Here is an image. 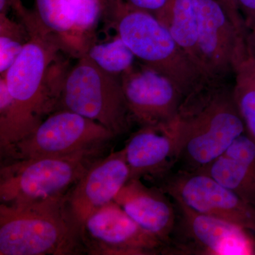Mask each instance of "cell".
I'll return each mask as SVG.
<instances>
[{
    "instance_id": "25",
    "label": "cell",
    "mask_w": 255,
    "mask_h": 255,
    "mask_svg": "<svg viewBox=\"0 0 255 255\" xmlns=\"http://www.w3.org/2000/svg\"><path fill=\"white\" fill-rule=\"evenodd\" d=\"M227 13L233 23L242 31L248 32L243 16L240 12L235 0H216Z\"/></svg>"
},
{
    "instance_id": "5",
    "label": "cell",
    "mask_w": 255,
    "mask_h": 255,
    "mask_svg": "<svg viewBox=\"0 0 255 255\" xmlns=\"http://www.w3.org/2000/svg\"><path fill=\"white\" fill-rule=\"evenodd\" d=\"M105 146H97L68 155L1 162V204L25 205L65 195L89 167L102 157Z\"/></svg>"
},
{
    "instance_id": "1",
    "label": "cell",
    "mask_w": 255,
    "mask_h": 255,
    "mask_svg": "<svg viewBox=\"0 0 255 255\" xmlns=\"http://www.w3.org/2000/svg\"><path fill=\"white\" fill-rule=\"evenodd\" d=\"M29 41L3 77L8 90L0 92V154L34 131L45 117L58 110L65 70L52 63L63 48L43 27L33 11L17 16Z\"/></svg>"
},
{
    "instance_id": "26",
    "label": "cell",
    "mask_w": 255,
    "mask_h": 255,
    "mask_svg": "<svg viewBox=\"0 0 255 255\" xmlns=\"http://www.w3.org/2000/svg\"><path fill=\"white\" fill-rule=\"evenodd\" d=\"M23 5L21 0H0V14H8L10 10L15 11Z\"/></svg>"
},
{
    "instance_id": "14",
    "label": "cell",
    "mask_w": 255,
    "mask_h": 255,
    "mask_svg": "<svg viewBox=\"0 0 255 255\" xmlns=\"http://www.w3.org/2000/svg\"><path fill=\"white\" fill-rule=\"evenodd\" d=\"M161 188L149 187L141 179H129L114 201L140 227L170 247L177 213Z\"/></svg>"
},
{
    "instance_id": "16",
    "label": "cell",
    "mask_w": 255,
    "mask_h": 255,
    "mask_svg": "<svg viewBox=\"0 0 255 255\" xmlns=\"http://www.w3.org/2000/svg\"><path fill=\"white\" fill-rule=\"evenodd\" d=\"M197 172L209 174L255 207V142L246 132L223 155Z\"/></svg>"
},
{
    "instance_id": "23",
    "label": "cell",
    "mask_w": 255,
    "mask_h": 255,
    "mask_svg": "<svg viewBox=\"0 0 255 255\" xmlns=\"http://www.w3.org/2000/svg\"><path fill=\"white\" fill-rule=\"evenodd\" d=\"M136 9L150 13L167 26L170 16L172 0H124Z\"/></svg>"
},
{
    "instance_id": "11",
    "label": "cell",
    "mask_w": 255,
    "mask_h": 255,
    "mask_svg": "<svg viewBox=\"0 0 255 255\" xmlns=\"http://www.w3.org/2000/svg\"><path fill=\"white\" fill-rule=\"evenodd\" d=\"M177 204L178 214L170 246L183 255H255V235Z\"/></svg>"
},
{
    "instance_id": "22",
    "label": "cell",
    "mask_w": 255,
    "mask_h": 255,
    "mask_svg": "<svg viewBox=\"0 0 255 255\" xmlns=\"http://www.w3.org/2000/svg\"><path fill=\"white\" fill-rule=\"evenodd\" d=\"M65 1L73 13L79 32L90 47L96 41V31L103 18L105 0Z\"/></svg>"
},
{
    "instance_id": "6",
    "label": "cell",
    "mask_w": 255,
    "mask_h": 255,
    "mask_svg": "<svg viewBox=\"0 0 255 255\" xmlns=\"http://www.w3.org/2000/svg\"><path fill=\"white\" fill-rule=\"evenodd\" d=\"M71 111L107 128L116 137L128 131L132 122L121 78L106 73L87 55L69 70L58 110Z\"/></svg>"
},
{
    "instance_id": "9",
    "label": "cell",
    "mask_w": 255,
    "mask_h": 255,
    "mask_svg": "<svg viewBox=\"0 0 255 255\" xmlns=\"http://www.w3.org/2000/svg\"><path fill=\"white\" fill-rule=\"evenodd\" d=\"M87 254L151 255L168 251L158 238L140 227L113 201L96 211L81 229Z\"/></svg>"
},
{
    "instance_id": "4",
    "label": "cell",
    "mask_w": 255,
    "mask_h": 255,
    "mask_svg": "<svg viewBox=\"0 0 255 255\" xmlns=\"http://www.w3.org/2000/svg\"><path fill=\"white\" fill-rule=\"evenodd\" d=\"M66 194L25 205L0 204V255L86 253L81 227L69 211Z\"/></svg>"
},
{
    "instance_id": "3",
    "label": "cell",
    "mask_w": 255,
    "mask_h": 255,
    "mask_svg": "<svg viewBox=\"0 0 255 255\" xmlns=\"http://www.w3.org/2000/svg\"><path fill=\"white\" fill-rule=\"evenodd\" d=\"M102 18L137 59L172 80L185 97L210 80L153 15L124 0H105Z\"/></svg>"
},
{
    "instance_id": "8",
    "label": "cell",
    "mask_w": 255,
    "mask_h": 255,
    "mask_svg": "<svg viewBox=\"0 0 255 255\" xmlns=\"http://www.w3.org/2000/svg\"><path fill=\"white\" fill-rule=\"evenodd\" d=\"M181 204L199 214L226 221L255 236V207L202 172L179 170L160 187Z\"/></svg>"
},
{
    "instance_id": "12",
    "label": "cell",
    "mask_w": 255,
    "mask_h": 255,
    "mask_svg": "<svg viewBox=\"0 0 255 255\" xmlns=\"http://www.w3.org/2000/svg\"><path fill=\"white\" fill-rule=\"evenodd\" d=\"M132 122L141 127H164L177 117L185 96L165 75L141 64L121 76Z\"/></svg>"
},
{
    "instance_id": "13",
    "label": "cell",
    "mask_w": 255,
    "mask_h": 255,
    "mask_svg": "<svg viewBox=\"0 0 255 255\" xmlns=\"http://www.w3.org/2000/svg\"><path fill=\"white\" fill-rule=\"evenodd\" d=\"M130 179V170L123 149L101 157L66 194V204L81 227L96 211L114 200Z\"/></svg>"
},
{
    "instance_id": "20",
    "label": "cell",
    "mask_w": 255,
    "mask_h": 255,
    "mask_svg": "<svg viewBox=\"0 0 255 255\" xmlns=\"http://www.w3.org/2000/svg\"><path fill=\"white\" fill-rule=\"evenodd\" d=\"M85 55L106 73L119 78L134 66L136 59L130 48L117 35L109 41H95Z\"/></svg>"
},
{
    "instance_id": "21",
    "label": "cell",
    "mask_w": 255,
    "mask_h": 255,
    "mask_svg": "<svg viewBox=\"0 0 255 255\" xmlns=\"http://www.w3.org/2000/svg\"><path fill=\"white\" fill-rule=\"evenodd\" d=\"M30 35L24 25L0 14V77L14 64L29 41Z\"/></svg>"
},
{
    "instance_id": "7",
    "label": "cell",
    "mask_w": 255,
    "mask_h": 255,
    "mask_svg": "<svg viewBox=\"0 0 255 255\" xmlns=\"http://www.w3.org/2000/svg\"><path fill=\"white\" fill-rule=\"evenodd\" d=\"M115 137L109 129L95 121L71 111L58 110L15 144L3 157V162L70 155L106 145Z\"/></svg>"
},
{
    "instance_id": "27",
    "label": "cell",
    "mask_w": 255,
    "mask_h": 255,
    "mask_svg": "<svg viewBox=\"0 0 255 255\" xmlns=\"http://www.w3.org/2000/svg\"><path fill=\"white\" fill-rule=\"evenodd\" d=\"M248 45L250 54L255 60V27L249 31L248 37Z\"/></svg>"
},
{
    "instance_id": "19",
    "label": "cell",
    "mask_w": 255,
    "mask_h": 255,
    "mask_svg": "<svg viewBox=\"0 0 255 255\" xmlns=\"http://www.w3.org/2000/svg\"><path fill=\"white\" fill-rule=\"evenodd\" d=\"M233 75V100L246 133L255 142V60L249 51L238 60Z\"/></svg>"
},
{
    "instance_id": "10",
    "label": "cell",
    "mask_w": 255,
    "mask_h": 255,
    "mask_svg": "<svg viewBox=\"0 0 255 255\" xmlns=\"http://www.w3.org/2000/svg\"><path fill=\"white\" fill-rule=\"evenodd\" d=\"M194 1L204 72L211 80H226L236 62L248 52L249 33L238 29L216 0Z\"/></svg>"
},
{
    "instance_id": "17",
    "label": "cell",
    "mask_w": 255,
    "mask_h": 255,
    "mask_svg": "<svg viewBox=\"0 0 255 255\" xmlns=\"http://www.w3.org/2000/svg\"><path fill=\"white\" fill-rule=\"evenodd\" d=\"M33 11L43 27L59 42L65 54L77 59L86 54L90 45L79 32L65 0H35Z\"/></svg>"
},
{
    "instance_id": "15",
    "label": "cell",
    "mask_w": 255,
    "mask_h": 255,
    "mask_svg": "<svg viewBox=\"0 0 255 255\" xmlns=\"http://www.w3.org/2000/svg\"><path fill=\"white\" fill-rule=\"evenodd\" d=\"M130 179H162L177 164V143L169 126L142 127L123 149Z\"/></svg>"
},
{
    "instance_id": "18",
    "label": "cell",
    "mask_w": 255,
    "mask_h": 255,
    "mask_svg": "<svg viewBox=\"0 0 255 255\" xmlns=\"http://www.w3.org/2000/svg\"><path fill=\"white\" fill-rule=\"evenodd\" d=\"M167 27L178 45L206 76L198 45L197 16L194 0L171 1Z\"/></svg>"
},
{
    "instance_id": "2",
    "label": "cell",
    "mask_w": 255,
    "mask_h": 255,
    "mask_svg": "<svg viewBox=\"0 0 255 255\" xmlns=\"http://www.w3.org/2000/svg\"><path fill=\"white\" fill-rule=\"evenodd\" d=\"M168 126L175 137L179 170L188 172L205 168L246 132L226 80H210L186 97Z\"/></svg>"
},
{
    "instance_id": "24",
    "label": "cell",
    "mask_w": 255,
    "mask_h": 255,
    "mask_svg": "<svg viewBox=\"0 0 255 255\" xmlns=\"http://www.w3.org/2000/svg\"><path fill=\"white\" fill-rule=\"evenodd\" d=\"M248 31L255 27V0H235Z\"/></svg>"
}]
</instances>
